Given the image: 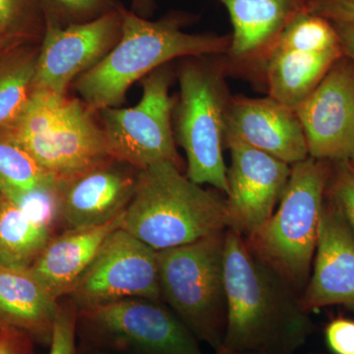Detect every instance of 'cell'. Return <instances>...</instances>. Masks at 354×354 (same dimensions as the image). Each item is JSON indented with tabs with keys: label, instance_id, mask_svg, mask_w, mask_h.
I'll return each mask as SVG.
<instances>
[{
	"label": "cell",
	"instance_id": "cell-33",
	"mask_svg": "<svg viewBox=\"0 0 354 354\" xmlns=\"http://www.w3.org/2000/svg\"><path fill=\"white\" fill-rule=\"evenodd\" d=\"M155 0H131L130 10L141 17L148 18L155 10Z\"/></svg>",
	"mask_w": 354,
	"mask_h": 354
},
{
	"label": "cell",
	"instance_id": "cell-30",
	"mask_svg": "<svg viewBox=\"0 0 354 354\" xmlns=\"http://www.w3.org/2000/svg\"><path fill=\"white\" fill-rule=\"evenodd\" d=\"M309 12L326 18L333 24L354 27V0H312Z\"/></svg>",
	"mask_w": 354,
	"mask_h": 354
},
{
	"label": "cell",
	"instance_id": "cell-31",
	"mask_svg": "<svg viewBox=\"0 0 354 354\" xmlns=\"http://www.w3.org/2000/svg\"><path fill=\"white\" fill-rule=\"evenodd\" d=\"M35 342L23 330L0 324V354H36Z\"/></svg>",
	"mask_w": 354,
	"mask_h": 354
},
{
	"label": "cell",
	"instance_id": "cell-22",
	"mask_svg": "<svg viewBox=\"0 0 354 354\" xmlns=\"http://www.w3.org/2000/svg\"><path fill=\"white\" fill-rule=\"evenodd\" d=\"M39 44L24 43L0 58V129L10 128L34 94Z\"/></svg>",
	"mask_w": 354,
	"mask_h": 354
},
{
	"label": "cell",
	"instance_id": "cell-2",
	"mask_svg": "<svg viewBox=\"0 0 354 354\" xmlns=\"http://www.w3.org/2000/svg\"><path fill=\"white\" fill-rule=\"evenodd\" d=\"M118 44L100 64L72 84L78 97L95 111L120 108L133 84L178 58L225 55L230 36L189 34L188 16L171 14L158 21L125 8Z\"/></svg>",
	"mask_w": 354,
	"mask_h": 354
},
{
	"label": "cell",
	"instance_id": "cell-12",
	"mask_svg": "<svg viewBox=\"0 0 354 354\" xmlns=\"http://www.w3.org/2000/svg\"><path fill=\"white\" fill-rule=\"evenodd\" d=\"M232 157L225 195L227 228L248 237L271 218L288 183L291 165L227 134Z\"/></svg>",
	"mask_w": 354,
	"mask_h": 354
},
{
	"label": "cell",
	"instance_id": "cell-17",
	"mask_svg": "<svg viewBox=\"0 0 354 354\" xmlns=\"http://www.w3.org/2000/svg\"><path fill=\"white\" fill-rule=\"evenodd\" d=\"M227 133L290 165L309 157L304 128L297 111L269 95H232Z\"/></svg>",
	"mask_w": 354,
	"mask_h": 354
},
{
	"label": "cell",
	"instance_id": "cell-7",
	"mask_svg": "<svg viewBox=\"0 0 354 354\" xmlns=\"http://www.w3.org/2000/svg\"><path fill=\"white\" fill-rule=\"evenodd\" d=\"M9 129L55 181L113 158L97 111L79 97L34 92Z\"/></svg>",
	"mask_w": 354,
	"mask_h": 354
},
{
	"label": "cell",
	"instance_id": "cell-6",
	"mask_svg": "<svg viewBox=\"0 0 354 354\" xmlns=\"http://www.w3.org/2000/svg\"><path fill=\"white\" fill-rule=\"evenodd\" d=\"M225 230L158 251L162 302L215 353L223 348L227 323Z\"/></svg>",
	"mask_w": 354,
	"mask_h": 354
},
{
	"label": "cell",
	"instance_id": "cell-25",
	"mask_svg": "<svg viewBox=\"0 0 354 354\" xmlns=\"http://www.w3.org/2000/svg\"><path fill=\"white\" fill-rule=\"evenodd\" d=\"M46 26L39 0H0V37L41 44Z\"/></svg>",
	"mask_w": 354,
	"mask_h": 354
},
{
	"label": "cell",
	"instance_id": "cell-35",
	"mask_svg": "<svg viewBox=\"0 0 354 354\" xmlns=\"http://www.w3.org/2000/svg\"><path fill=\"white\" fill-rule=\"evenodd\" d=\"M79 354H106L102 353V351H97V349L88 348V346H84L78 342Z\"/></svg>",
	"mask_w": 354,
	"mask_h": 354
},
{
	"label": "cell",
	"instance_id": "cell-19",
	"mask_svg": "<svg viewBox=\"0 0 354 354\" xmlns=\"http://www.w3.org/2000/svg\"><path fill=\"white\" fill-rule=\"evenodd\" d=\"M58 304L31 268L0 265V324L50 346Z\"/></svg>",
	"mask_w": 354,
	"mask_h": 354
},
{
	"label": "cell",
	"instance_id": "cell-34",
	"mask_svg": "<svg viewBox=\"0 0 354 354\" xmlns=\"http://www.w3.org/2000/svg\"><path fill=\"white\" fill-rule=\"evenodd\" d=\"M21 44H24V41L0 37V58L3 57L7 51L10 50L11 48H15V46H19Z\"/></svg>",
	"mask_w": 354,
	"mask_h": 354
},
{
	"label": "cell",
	"instance_id": "cell-26",
	"mask_svg": "<svg viewBox=\"0 0 354 354\" xmlns=\"http://www.w3.org/2000/svg\"><path fill=\"white\" fill-rule=\"evenodd\" d=\"M46 23L66 27L97 19L122 6L120 0H39Z\"/></svg>",
	"mask_w": 354,
	"mask_h": 354
},
{
	"label": "cell",
	"instance_id": "cell-18",
	"mask_svg": "<svg viewBox=\"0 0 354 354\" xmlns=\"http://www.w3.org/2000/svg\"><path fill=\"white\" fill-rule=\"evenodd\" d=\"M124 213L102 225L53 234L31 270L57 299L67 297L90 267L102 244L121 227Z\"/></svg>",
	"mask_w": 354,
	"mask_h": 354
},
{
	"label": "cell",
	"instance_id": "cell-36",
	"mask_svg": "<svg viewBox=\"0 0 354 354\" xmlns=\"http://www.w3.org/2000/svg\"><path fill=\"white\" fill-rule=\"evenodd\" d=\"M215 354H256V353H237V351H228V349H225V348H221V349H218V351H216ZM307 354H326V353H307Z\"/></svg>",
	"mask_w": 354,
	"mask_h": 354
},
{
	"label": "cell",
	"instance_id": "cell-23",
	"mask_svg": "<svg viewBox=\"0 0 354 354\" xmlns=\"http://www.w3.org/2000/svg\"><path fill=\"white\" fill-rule=\"evenodd\" d=\"M55 183L9 128L0 129V194L13 200L28 193L51 190Z\"/></svg>",
	"mask_w": 354,
	"mask_h": 354
},
{
	"label": "cell",
	"instance_id": "cell-20",
	"mask_svg": "<svg viewBox=\"0 0 354 354\" xmlns=\"http://www.w3.org/2000/svg\"><path fill=\"white\" fill-rule=\"evenodd\" d=\"M342 57V50L317 53L274 48L263 67L262 85L269 97L295 111Z\"/></svg>",
	"mask_w": 354,
	"mask_h": 354
},
{
	"label": "cell",
	"instance_id": "cell-13",
	"mask_svg": "<svg viewBox=\"0 0 354 354\" xmlns=\"http://www.w3.org/2000/svg\"><path fill=\"white\" fill-rule=\"evenodd\" d=\"M138 169L109 158L53 186L57 228L95 227L124 213L134 196Z\"/></svg>",
	"mask_w": 354,
	"mask_h": 354
},
{
	"label": "cell",
	"instance_id": "cell-5",
	"mask_svg": "<svg viewBox=\"0 0 354 354\" xmlns=\"http://www.w3.org/2000/svg\"><path fill=\"white\" fill-rule=\"evenodd\" d=\"M218 55L185 57L176 72L178 100L174 104L176 141L187 160L186 176L228 192L227 167L223 158L228 111L232 95L225 83V66Z\"/></svg>",
	"mask_w": 354,
	"mask_h": 354
},
{
	"label": "cell",
	"instance_id": "cell-28",
	"mask_svg": "<svg viewBox=\"0 0 354 354\" xmlns=\"http://www.w3.org/2000/svg\"><path fill=\"white\" fill-rule=\"evenodd\" d=\"M78 308L69 297L60 298L48 354H79Z\"/></svg>",
	"mask_w": 354,
	"mask_h": 354
},
{
	"label": "cell",
	"instance_id": "cell-8",
	"mask_svg": "<svg viewBox=\"0 0 354 354\" xmlns=\"http://www.w3.org/2000/svg\"><path fill=\"white\" fill-rule=\"evenodd\" d=\"M78 342L106 354H205L165 302L127 298L78 309Z\"/></svg>",
	"mask_w": 354,
	"mask_h": 354
},
{
	"label": "cell",
	"instance_id": "cell-11",
	"mask_svg": "<svg viewBox=\"0 0 354 354\" xmlns=\"http://www.w3.org/2000/svg\"><path fill=\"white\" fill-rule=\"evenodd\" d=\"M66 27L48 24L39 44L34 92L65 97L78 77L100 64L122 32L121 9Z\"/></svg>",
	"mask_w": 354,
	"mask_h": 354
},
{
	"label": "cell",
	"instance_id": "cell-4",
	"mask_svg": "<svg viewBox=\"0 0 354 354\" xmlns=\"http://www.w3.org/2000/svg\"><path fill=\"white\" fill-rule=\"evenodd\" d=\"M332 162L312 157L291 165L278 209L253 234L249 248L301 295L315 256Z\"/></svg>",
	"mask_w": 354,
	"mask_h": 354
},
{
	"label": "cell",
	"instance_id": "cell-10",
	"mask_svg": "<svg viewBox=\"0 0 354 354\" xmlns=\"http://www.w3.org/2000/svg\"><path fill=\"white\" fill-rule=\"evenodd\" d=\"M67 297L78 309L127 298L162 301L158 251L118 228Z\"/></svg>",
	"mask_w": 354,
	"mask_h": 354
},
{
	"label": "cell",
	"instance_id": "cell-32",
	"mask_svg": "<svg viewBox=\"0 0 354 354\" xmlns=\"http://www.w3.org/2000/svg\"><path fill=\"white\" fill-rule=\"evenodd\" d=\"M339 34L344 55L354 64V27L353 26L334 24Z\"/></svg>",
	"mask_w": 354,
	"mask_h": 354
},
{
	"label": "cell",
	"instance_id": "cell-27",
	"mask_svg": "<svg viewBox=\"0 0 354 354\" xmlns=\"http://www.w3.org/2000/svg\"><path fill=\"white\" fill-rule=\"evenodd\" d=\"M327 197L341 211L354 235V169L348 160L332 162Z\"/></svg>",
	"mask_w": 354,
	"mask_h": 354
},
{
	"label": "cell",
	"instance_id": "cell-29",
	"mask_svg": "<svg viewBox=\"0 0 354 354\" xmlns=\"http://www.w3.org/2000/svg\"><path fill=\"white\" fill-rule=\"evenodd\" d=\"M326 344L333 354H354V320L339 316L324 330Z\"/></svg>",
	"mask_w": 354,
	"mask_h": 354
},
{
	"label": "cell",
	"instance_id": "cell-24",
	"mask_svg": "<svg viewBox=\"0 0 354 354\" xmlns=\"http://www.w3.org/2000/svg\"><path fill=\"white\" fill-rule=\"evenodd\" d=\"M274 48L304 51L342 50L339 34L332 22L305 12L286 26Z\"/></svg>",
	"mask_w": 354,
	"mask_h": 354
},
{
	"label": "cell",
	"instance_id": "cell-21",
	"mask_svg": "<svg viewBox=\"0 0 354 354\" xmlns=\"http://www.w3.org/2000/svg\"><path fill=\"white\" fill-rule=\"evenodd\" d=\"M53 234L0 194V265L31 268Z\"/></svg>",
	"mask_w": 354,
	"mask_h": 354
},
{
	"label": "cell",
	"instance_id": "cell-16",
	"mask_svg": "<svg viewBox=\"0 0 354 354\" xmlns=\"http://www.w3.org/2000/svg\"><path fill=\"white\" fill-rule=\"evenodd\" d=\"M300 302L309 313L335 305L354 310V235L327 193L312 274Z\"/></svg>",
	"mask_w": 354,
	"mask_h": 354
},
{
	"label": "cell",
	"instance_id": "cell-9",
	"mask_svg": "<svg viewBox=\"0 0 354 354\" xmlns=\"http://www.w3.org/2000/svg\"><path fill=\"white\" fill-rule=\"evenodd\" d=\"M174 76L171 64L160 66L142 79L143 95L136 106L97 111L111 158L138 171L164 160L183 169L172 128Z\"/></svg>",
	"mask_w": 354,
	"mask_h": 354
},
{
	"label": "cell",
	"instance_id": "cell-37",
	"mask_svg": "<svg viewBox=\"0 0 354 354\" xmlns=\"http://www.w3.org/2000/svg\"><path fill=\"white\" fill-rule=\"evenodd\" d=\"M348 162V164L351 165V167H353V169H354V150L353 153H351V158H349Z\"/></svg>",
	"mask_w": 354,
	"mask_h": 354
},
{
	"label": "cell",
	"instance_id": "cell-15",
	"mask_svg": "<svg viewBox=\"0 0 354 354\" xmlns=\"http://www.w3.org/2000/svg\"><path fill=\"white\" fill-rule=\"evenodd\" d=\"M232 24L230 48L221 62L228 73L259 81L263 67L286 26L309 12L312 0H218Z\"/></svg>",
	"mask_w": 354,
	"mask_h": 354
},
{
	"label": "cell",
	"instance_id": "cell-3",
	"mask_svg": "<svg viewBox=\"0 0 354 354\" xmlns=\"http://www.w3.org/2000/svg\"><path fill=\"white\" fill-rule=\"evenodd\" d=\"M218 192L193 183L172 162H157L139 171L121 228L156 251L220 234L227 218L225 197Z\"/></svg>",
	"mask_w": 354,
	"mask_h": 354
},
{
	"label": "cell",
	"instance_id": "cell-1",
	"mask_svg": "<svg viewBox=\"0 0 354 354\" xmlns=\"http://www.w3.org/2000/svg\"><path fill=\"white\" fill-rule=\"evenodd\" d=\"M227 323L223 348L237 353L297 354L315 330L300 295L252 252L245 237L225 230Z\"/></svg>",
	"mask_w": 354,
	"mask_h": 354
},
{
	"label": "cell",
	"instance_id": "cell-14",
	"mask_svg": "<svg viewBox=\"0 0 354 354\" xmlns=\"http://www.w3.org/2000/svg\"><path fill=\"white\" fill-rule=\"evenodd\" d=\"M309 157L348 160L354 150V64L346 55L330 67L315 90L295 109Z\"/></svg>",
	"mask_w": 354,
	"mask_h": 354
}]
</instances>
